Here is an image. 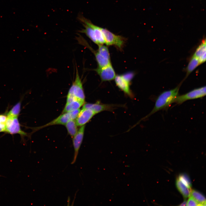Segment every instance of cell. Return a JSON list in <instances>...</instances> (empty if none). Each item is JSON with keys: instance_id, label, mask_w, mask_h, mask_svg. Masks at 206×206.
<instances>
[{"instance_id": "obj_11", "label": "cell", "mask_w": 206, "mask_h": 206, "mask_svg": "<svg viewBox=\"0 0 206 206\" xmlns=\"http://www.w3.org/2000/svg\"><path fill=\"white\" fill-rule=\"evenodd\" d=\"M112 108V105L101 104L98 102L95 104H85L83 106L82 108L91 109L96 114L104 110H110Z\"/></svg>"}, {"instance_id": "obj_12", "label": "cell", "mask_w": 206, "mask_h": 206, "mask_svg": "<svg viewBox=\"0 0 206 206\" xmlns=\"http://www.w3.org/2000/svg\"><path fill=\"white\" fill-rule=\"evenodd\" d=\"M115 81L117 86L124 92L128 95L130 94L129 82L124 80L122 75L115 76Z\"/></svg>"}, {"instance_id": "obj_25", "label": "cell", "mask_w": 206, "mask_h": 206, "mask_svg": "<svg viewBox=\"0 0 206 206\" xmlns=\"http://www.w3.org/2000/svg\"><path fill=\"white\" fill-rule=\"evenodd\" d=\"M187 206H197L199 205L198 203L191 196H190L187 202Z\"/></svg>"}, {"instance_id": "obj_21", "label": "cell", "mask_w": 206, "mask_h": 206, "mask_svg": "<svg viewBox=\"0 0 206 206\" xmlns=\"http://www.w3.org/2000/svg\"><path fill=\"white\" fill-rule=\"evenodd\" d=\"M98 48L97 51L103 57L110 60V55L108 47L103 44L98 45Z\"/></svg>"}, {"instance_id": "obj_1", "label": "cell", "mask_w": 206, "mask_h": 206, "mask_svg": "<svg viewBox=\"0 0 206 206\" xmlns=\"http://www.w3.org/2000/svg\"><path fill=\"white\" fill-rule=\"evenodd\" d=\"M175 88L163 92L157 98L153 109L145 118L157 112L162 110L167 109L174 102L178 95L180 86Z\"/></svg>"}, {"instance_id": "obj_27", "label": "cell", "mask_w": 206, "mask_h": 206, "mask_svg": "<svg viewBox=\"0 0 206 206\" xmlns=\"http://www.w3.org/2000/svg\"><path fill=\"white\" fill-rule=\"evenodd\" d=\"M0 176H1V175H0Z\"/></svg>"}, {"instance_id": "obj_4", "label": "cell", "mask_w": 206, "mask_h": 206, "mask_svg": "<svg viewBox=\"0 0 206 206\" xmlns=\"http://www.w3.org/2000/svg\"><path fill=\"white\" fill-rule=\"evenodd\" d=\"M5 132L11 134H19L21 137L27 136V133L21 130L18 117L7 116Z\"/></svg>"}, {"instance_id": "obj_10", "label": "cell", "mask_w": 206, "mask_h": 206, "mask_svg": "<svg viewBox=\"0 0 206 206\" xmlns=\"http://www.w3.org/2000/svg\"><path fill=\"white\" fill-rule=\"evenodd\" d=\"M197 58L200 64L206 61V39L205 38L201 42L196 49L193 55Z\"/></svg>"}, {"instance_id": "obj_20", "label": "cell", "mask_w": 206, "mask_h": 206, "mask_svg": "<svg viewBox=\"0 0 206 206\" xmlns=\"http://www.w3.org/2000/svg\"><path fill=\"white\" fill-rule=\"evenodd\" d=\"M21 101L15 105L7 114V116L12 117H18L21 110Z\"/></svg>"}, {"instance_id": "obj_2", "label": "cell", "mask_w": 206, "mask_h": 206, "mask_svg": "<svg viewBox=\"0 0 206 206\" xmlns=\"http://www.w3.org/2000/svg\"><path fill=\"white\" fill-rule=\"evenodd\" d=\"M206 92L205 86L195 89L185 94L178 95L174 102L181 104L188 100L202 98L206 95Z\"/></svg>"}, {"instance_id": "obj_13", "label": "cell", "mask_w": 206, "mask_h": 206, "mask_svg": "<svg viewBox=\"0 0 206 206\" xmlns=\"http://www.w3.org/2000/svg\"><path fill=\"white\" fill-rule=\"evenodd\" d=\"M84 101L77 100L66 103L62 113L71 112L79 109L84 104Z\"/></svg>"}, {"instance_id": "obj_22", "label": "cell", "mask_w": 206, "mask_h": 206, "mask_svg": "<svg viewBox=\"0 0 206 206\" xmlns=\"http://www.w3.org/2000/svg\"><path fill=\"white\" fill-rule=\"evenodd\" d=\"M7 118V114H0V132H5Z\"/></svg>"}, {"instance_id": "obj_6", "label": "cell", "mask_w": 206, "mask_h": 206, "mask_svg": "<svg viewBox=\"0 0 206 206\" xmlns=\"http://www.w3.org/2000/svg\"><path fill=\"white\" fill-rule=\"evenodd\" d=\"M80 110L79 109L71 112L64 113L52 121L37 128L39 129L54 125H65L70 120L76 119Z\"/></svg>"}, {"instance_id": "obj_14", "label": "cell", "mask_w": 206, "mask_h": 206, "mask_svg": "<svg viewBox=\"0 0 206 206\" xmlns=\"http://www.w3.org/2000/svg\"><path fill=\"white\" fill-rule=\"evenodd\" d=\"M91 25L93 29L98 45L105 43V39L101 30V27L94 25L92 22Z\"/></svg>"}, {"instance_id": "obj_8", "label": "cell", "mask_w": 206, "mask_h": 206, "mask_svg": "<svg viewBox=\"0 0 206 206\" xmlns=\"http://www.w3.org/2000/svg\"><path fill=\"white\" fill-rule=\"evenodd\" d=\"M96 114L91 109L82 108L76 118V122L77 126H82L84 125Z\"/></svg>"}, {"instance_id": "obj_5", "label": "cell", "mask_w": 206, "mask_h": 206, "mask_svg": "<svg viewBox=\"0 0 206 206\" xmlns=\"http://www.w3.org/2000/svg\"><path fill=\"white\" fill-rule=\"evenodd\" d=\"M101 29L107 45H114L122 48L125 41L124 37L116 35L106 28L101 27Z\"/></svg>"}, {"instance_id": "obj_26", "label": "cell", "mask_w": 206, "mask_h": 206, "mask_svg": "<svg viewBox=\"0 0 206 206\" xmlns=\"http://www.w3.org/2000/svg\"><path fill=\"white\" fill-rule=\"evenodd\" d=\"M187 201L185 200L182 203H181L179 205L180 206H185L186 205Z\"/></svg>"}, {"instance_id": "obj_24", "label": "cell", "mask_w": 206, "mask_h": 206, "mask_svg": "<svg viewBox=\"0 0 206 206\" xmlns=\"http://www.w3.org/2000/svg\"><path fill=\"white\" fill-rule=\"evenodd\" d=\"M134 75L133 73L131 72L126 73L122 75L123 78L129 83L133 78Z\"/></svg>"}, {"instance_id": "obj_3", "label": "cell", "mask_w": 206, "mask_h": 206, "mask_svg": "<svg viewBox=\"0 0 206 206\" xmlns=\"http://www.w3.org/2000/svg\"><path fill=\"white\" fill-rule=\"evenodd\" d=\"M67 95L73 96L78 99L85 100V96L82 83L77 68L75 80L69 89Z\"/></svg>"}, {"instance_id": "obj_16", "label": "cell", "mask_w": 206, "mask_h": 206, "mask_svg": "<svg viewBox=\"0 0 206 206\" xmlns=\"http://www.w3.org/2000/svg\"><path fill=\"white\" fill-rule=\"evenodd\" d=\"M190 196L195 200L199 205H206L205 198L200 192L194 190H191Z\"/></svg>"}, {"instance_id": "obj_23", "label": "cell", "mask_w": 206, "mask_h": 206, "mask_svg": "<svg viewBox=\"0 0 206 206\" xmlns=\"http://www.w3.org/2000/svg\"><path fill=\"white\" fill-rule=\"evenodd\" d=\"M178 179L187 187L191 189V184L190 178L186 174H181L179 175Z\"/></svg>"}, {"instance_id": "obj_17", "label": "cell", "mask_w": 206, "mask_h": 206, "mask_svg": "<svg viewBox=\"0 0 206 206\" xmlns=\"http://www.w3.org/2000/svg\"><path fill=\"white\" fill-rule=\"evenodd\" d=\"M200 64L197 58L193 56L186 68V76L189 74Z\"/></svg>"}, {"instance_id": "obj_18", "label": "cell", "mask_w": 206, "mask_h": 206, "mask_svg": "<svg viewBox=\"0 0 206 206\" xmlns=\"http://www.w3.org/2000/svg\"><path fill=\"white\" fill-rule=\"evenodd\" d=\"M65 125L69 134L72 137H74L78 131L75 121L74 120H70Z\"/></svg>"}, {"instance_id": "obj_19", "label": "cell", "mask_w": 206, "mask_h": 206, "mask_svg": "<svg viewBox=\"0 0 206 206\" xmlns=\"http://www.w3.org/2000/svg\"><path fill=\"white\" fill-rule=\"evenodd\" d=\"M94 53L96 61L98 65V68H102L111 64L110 60L103 57L97 51L94 52Z\"/></svg>"}, {"instance_id": "obj_9", "label": "cell", "mask_w": 206, "mask_h": 206, "mask_svg": "<svg viewBox=\"0 0 206 206\" xmlns=\"http://www.w3.org/2000/svg\"><path fill=\"white\" fill-rule=\"evenodd\" d=\"M103 81L111 80L114 79L116 74L111 64L102 68H98L96 70Z\"/></svg>"}, {"instance_id": "obj_15", "label": "cell", "mask_w": 206, "mask_h": 206, "mask_svg": "<svg viewBox=\"0 0 206 206\" xmlns=\"http://www.w3.org/2000/svg\"><path fill=\"white\" fill-rule=\"evenodd\" d=\"M176 185L178 190L184 197L187 198L189 197L191 189L187 187L178 178L177 179Z\"/></svg>"}, {"instance_id": "obj_7", "label": "cell", "mask_w": 206, "mask_h": 206, "mask_svg": "<svg viewBox=\"0 0 206 206\" xmlns=\"http://www.w3.org/2000/svg\"><path fill=\"white\" fill-rule=\"evenodd\" d=\"M85 127L84 125L81 126L76 134L73 137V143L74 152L73 159L71 163L72 164H74L76 161L79 150L83 140Z\"/></svg>"}]
</instances>
